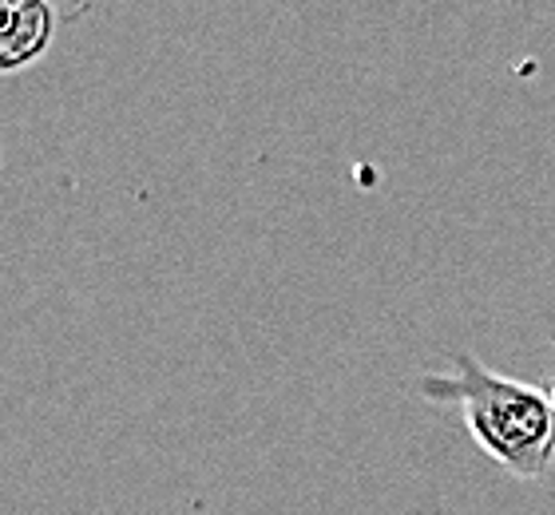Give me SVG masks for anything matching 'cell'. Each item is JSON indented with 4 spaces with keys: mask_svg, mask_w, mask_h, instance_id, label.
Here are the masks:
<instances>
[{
    "mask_svg": "<svg viewBox=\"0 0 555 515\" xmlns=\"http://www.w3.org/2000/svg\"><path fill=\"white\" fill-rule=\"evenodd\" d=\"M452 373H428L416 392L437 404H461L468 436L500 468L540 480L555 456V404L552 392L492 373L473 353L452 357Z\"/></svg>",
    "mask_w": 555,
    "mask_h": 515,
    "instance_id": "1",
    "label": "cell"
},
{
    "mask_svg": "<svg viewBox=\"0 0 555 515\" xmlns=\"http://www.w3.org/2000/svg\"><path fill=\"white\" fill-rule=\"evenodd\" d=\"M56 40L52 0H0V76L28 72Z\"/></svg>",
    "mask_w": 555,
    "mask_h": 515,
    "instance_id": "2",
    "label": "cell"
},
{
    "mask_svg": "<svg viewBox=\"0 0 555 515\" xmlns=\"http://www.w3.org/2000/svg\"><path fill=\"white\" fill-rule=\"evenodd\" d=\"M547 392H552V404H555V385H552V389H547Z\"/></svg>",
    "mask_w": 555,
    "mask_h": 515,
    "instance_id": "3",
    "label": "cell"
}]
</instances>
